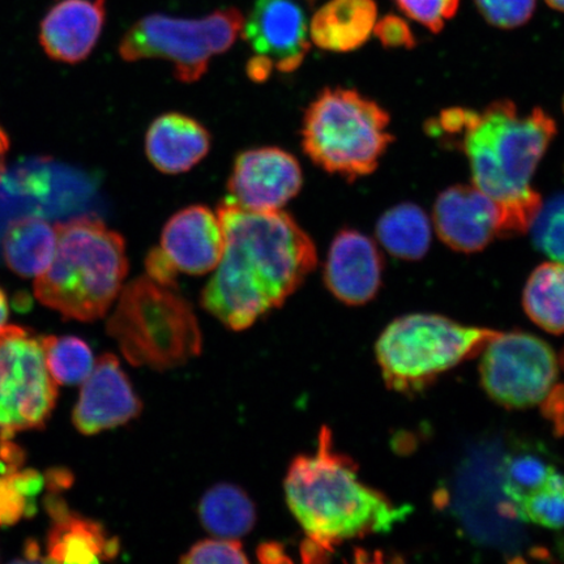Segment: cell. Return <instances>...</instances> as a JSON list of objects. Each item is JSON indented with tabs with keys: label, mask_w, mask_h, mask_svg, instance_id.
Instances as JSON below:
<instances>
[{
	"label": "cell",
	"mask_w": 564,
	"mask_h": 564,
	"mask_svg": "<svg viewBox=\"0 0 564 564\" xmlns=\"http://www.w3.org/2000/svg\"><path fill=\"white\" fill-rule=\"evenodd\" d=\"M258 560L262 563H292V560L285 553L284 546L279 542H264L258 547Z\"/></svg>",
	"instance_id": "36"
},
{
	"label": "cell",
	"mask_w": 564,
	"mask_h": 564,
	"mask_svg": "<svg viewBox=\"0 0 564 564\" xmlns=\"http://www.w3.org/2000/svg\"><path fill=\"white\" fill-rule=\"evenodd\" d=\"M143 404L118 358L102 355L84 380L73 422L77 432L95 435L139 417Z\"/></svg>",
	"instance_id": "14"
},
{
	"label": "cell",
	"mask_w": 564,
	"mask_h": 564,
	"mask_svg": "<svg viewBox=\"0 0 564 564\" xmlns=\"http://www.w3.org/2000/svg\"><path fill=\"white\" fill-rule=\"evenodd\" d=\"M24 555L25 558L17 560V562H46L45 558H42L41 549L35 541L26 542Z\"/></svg>",
	"instance_id": "38"
},
{
	"label": "cell",
	"mask_w": 564,
	"mask_h": 564,
	"mask_svg": "<svg viewBox=\"0 0 564 564\" xmlns=\"http://www.w3.org/2000/svg\"><path fill=\"white\" fill-rule=\"evenodd\" d=\"M61 492L48 491L45 509L52 519L46 541L47 563H98L115 560L119 540L102 524L70 511Z\"/></svg>",
	"instance_id": "17"
},
{
	"label": "cell",
	"mask_w": 564,
	"mask_h": 564,
	"mask_svg": "<svg viewBox=\"0 0 564 564\" xmlns=\"http://www.w3.org/2000/svg\"><path fill=\"white\" fill-rule=\"evenodd\" d=\"M514 518L549 529L564 528V476L558 470L540 491L511 510Z\"/></svg>",
	"instance_id": "28"
},
{
	"label": "cell",
	"mask_w": 564,
	"mask_h": 564,
	"mask_svg": "<svg viewBox=\"0 0 564 564\" xmlns=\"http://www.w3.org/2000/svg\"><path fill=\"white\" fill-rule=\"evenodd\" d=\"M45 478L35 469H20L0 476V528H9L37 512V497Z\"/></svg>",
	"instance_id": "26"
},
{
	"label": "cell",
	"mask_w": 564,
	"mask_h": 564,
	"mask_svg": "<svg viewBox=\"0 0 564 564\" xmlns=\"http://www.w3.org/2000/svg\"><path fill=\"white\" fill-rule=\"evenodd\" d=\"M523 305L525 313L546 333H564V264L545 263L529 278Z\"/></svg>",
	"instance_id": "24"
},
{
	"label": "cell",
	"mask_w": 564,
	"mask_h": 564,
	"mask_svg": "<svg viewBox=\"0 0 564 564\" xmlns=\"http://www.w3.org/2000/svg\"><path fill=\"white\" fill-rule=\"evenodd\" d=\"M531 228L535 247L554 262L564 264V196L541 207Z\"/></svg>",
	"instance_id": "29"
},
{
	"label": "cell",
	"mask_w": 564,
	"mask_h": 564,
	"mask_svg": "<svg viewBox=\"0 0 564 564\" xmlns=\"http://www.w3.org/2000/svg\"><path fill=\"white\" fill-rule=\"evenodd\" d=\"M546 3L552 7L553 10L564 12V0H546Z\"/></svg>",
	"instance_id": "40"
},
{
	"label": "cell",
	"mask_w": 564,
	"mask_h": 564,
	"mask_svg": "<svg viewBox=\"0 0 564 564\" xmlns=\"http://www.w3.org/2000/svg\"><path fill=\"white\" fill-rule=\"evenodd\" d=\"M284 488L289 509L307 534L301 546L306 563L326 561L343 541L390 532L409 512L359 481L328 427L321 430L316 455L294 458Z\"/></svg>",
	"instance_id": "3"
},
{
	"label": "cell",
	"mask_w": 564,
	"mask_h": 564,
	"mask_svg": "<svg viewBox=\"0 0 564 564\" xmlns=\"http://www.w3.org/2000/svg\"><path fill=\"white\" fill-rule=\"evenodd\" d=\"M476 3L490 24L503 30L525 24L535 10V0H476Z\"/></svg>",
	"instance_id": "31"
},
{
	"label": "cell",
	"mask_w": 564,
	"mask_h": 564,
	"mask_svg": "<svg viewBox=\"0 0 564 564\" xmlns=\"http://www.w3.org/2000/svg\"><path fill=\"white\" fill-rule=\"evenodd\" d=\"M10 307L6 292L0 288V337H3L12 326L9 324Z\"/></svg>",
	"instance_id": "37"
},
{
	"label": "cell",
	"mask_w": 564,
	"mask_h": 564,
	"mask_svg": "<svg viewBox=\"0 0 564 564\" xmlns=\"http://www.w3.org/2000/svg\"><path fill=\"white\" fill-rule=\"evenodd\" d=\"M148 278L159 282L160 285L175 288L176 274L173 264L169 262L164 253L156 247L148 253L145 259Z\"/></svg>",
	"instance_id": "34"
},
{
	"label": "cell",
	"mask_w": 564,
	"mask_h": 564,
	"mask_svg": "<svg viewBox=\"0 0 564 564\" xmlns=\"http://www.w3.org/2000/svg\"><path fill=\"white\" fill-rule=\"evenodd\" d=\"M241 32L256 53L246 66L256 83L270 79L273 70L294 73L310 51L306 15L294 0H256Z\"/></svg>",
	"instance_id": "11"
},
{
	"label": "cell",
	"mask_w": 564,
	"mask_h": 564,
	"mask_svg": "<svg viewBox=\"0 0 564 564\" xmlns=\"http://www.w3.org/2000/svg\"><path fill=\"white\" fill-rule=\"evenodd\" d=\"M159 249L178 273L199 276L214 271L225 249L220 220L199 204L176 212L162 230Z\"/></svg>",
	"instance_id": "16"
},
{
	"label": "cell",
	"mask_w": 564,
	"mask_h": 564,
	"mask_svg": "<svg viewBox=\"0 0 564 564\" xmlns=\"http://www.w3.org/2000/svg\"><path fill=\"white\" fill-rule=\"evenodd\" d=\"M434 224L451 249L482 251L497 237H511L506 209L476 186H454L443 192L434 207Z\"/></svg>",
	"instance_id": "13"
},
{
	"label": "cell",
	"mask_w": 564,
	"mask_h": 564,
	"mask_svg": "<svg viewBox=\"0 0 564 564\" xmlns=\"http://www.w3.org/2000/svg\"><path fill=\"white\" fill-rule=\"evenodd\" d=\"M399 9L433 33H440L456 15L460 0H394Z\"/></svg>",
	"instance_id": "30"
},
{
	"label": "cell",
	"mask_w": 564,
	"mask_h": 564,
	"mask_svg": "<svg viewBox=\"0 0 564 564\" xmlns=\"http://www.w3.org/2000/svg\"><path fill=\"white\" fill-rule=\"evenodd\" d=\"M26 454L12 440H0V476L24 468Z\"/></svg>",
	"instance_id": "35"
},
{
	"label": "cell",
	"mask_w": 564,
	"mask_h": 564,
	"mask_svg": "<svg viewBox=\"0 0 564 564\" xmlns=\"http://www.w3.org/2000/svg\"><path fill=\"white\" fill-rule=\"evenodd\" d=\"M377 237L384 249L401 260H420L432 243V225L419 206L399 204L379 218Z\"/></svg>",
	"instance_id": "23"
},
{
	"label": "cell",
	"mask_w": 564,
	"mask_h": 564,
	"mask_svg": "<svg viewBox=\"0 0 564 564\" xmlns=\"http://www.w3.org/2000/svg\"><path fill=\"white\" fill-rule=\"evenodd\" d=\"M383 259L368 236L355 229L338 231L329 247L324 282L338 301L365 305L382 284Z\"/></svg>",
	"instance_id": "15"
},
{
	"label": "cell",
	"mask_w": 564,
	"mask_h": 564,
	"mask_svg": "<svg viewBox=\"0 0 564 564\" xmlns=\"http://www.w3.org/2000/svg\"><path fill=\"white\" fill-rule=\"evenodd\" d=\"M373 33L386 47L412 48L415 45L414 35L406 21L394 15L377 20Z\"/></svg>",
	"instance_id": "33"
},
{
	"label": "cell",
	"mask_w": 564,
	"mask_h": 564,
	"mask_svg": "<svg viewBox=\"0 0 564 564\" xmlns=\"http://www.w3.org/2000/svg\"><path fill=\"white\" fill-rule=\"evenodd\" d=\"M9 150H10L9 137H7V133L2 129V126H0V181H2L3 175L6 173V159H7V153H9Z\"/></svg>",
	"instance_id": "39"
},
{
	"label": "cell",
	"mask_w": 564,
	"mask_h": 564,
	"mask_svg": "<svg viewBox=\"0 0 564 564\" xmlns=\"http://www.w3.org/2000/svg\"><path fill=\"white\" fill-rule=\"evenodd\" d=\"M482 352L485 391L506 408L539 405L558 379V358L539 337L523 333L498 334Z\"/></svg>",
	"instance_id": "10"
},
{
	"label": "cell",
	"mask_w": 564,
	"mask_h": 564,
	"mask_svg": "<svg viewBox=\"0 0 564 564\" xmlns=\"http://www.w3.org/2000/svg\"><path fill=\"white\" fill-rule=\"evenodd\" d=\"M106 330L127 361L138 368L173 369L199 356L203 347L192 305L148 276L122 289Z\"/></svg>",
	"instance_id": "5"
},
{
	"label": "cell",
	"mask_w": 564,
	"mask_h": 564,
	"mask_svg": "<svg viewBox=\"0 0 564 564\" xmlns=\"http://www.w3.org/2000/svg\"><path fill=\"white\" fill-rule=\"evenodd\" d=\"M443 126L467 154L475 186L506 209L512 236L531 229L542 207L531 180L555 137L554 119L540 108L520 115L503 100L482 112L448 109Z\"/></svg>",
	"instance_id": "2"
},
{
	"label": "cell",
	"mask_w": 564,
	"mask_h": 564,
	"mask_svg": "<svg viewBox=\"0 0 564 564\" xmlns=\"http://www.w3.org/2000/svg\"><path fill=\"white\" fill-rule=\"evenodd\" d=\"M56 399L58 384L47 370L41 338L12 326L0 337V440L44 429Z\"/></svg>",
	"instance_id": "9"
},
{
	"label": "cell",
	"mask_w": 564,
	"mask_h": 564,
	"mask_svg": "<svg viewBox=\"0 0 564 564\" xmlns=\"http://www.w3.org/2000/svg\"><path fill=\"white\" fill-rule=\"evenodd\" d=\"M390 116L355 89L326 88L303 116L302 150L317 167L356 181L369 175L393 141Z\"/></svg>",
	"instance_id": "6"
},
{
	"label": "cell",
	"mask_w": 564,
	"mask_h": 564,
	"mask_svg": "<svg viewBox=\"0 0 564 564\" xmlns=\"http://www.w3.org/2000/svg\"><path fill=\"white\" fill-rule=\"evenodd\" d=\"M225 249L202 305L232 330L280 307L315 270L313 239L286 212H258L230 199L217 208Z\"/></svg>",
	"instance_id": "1"
},
{
	"label": "cell",
	"mask_w": 564,
	"mask_h": 564,
	"mask_svg": "<svg viewBox=\"0 0 564 564\" xmlns=\"http://www.w3.org/2000/svg\"><path fill=\"white\" fill-rule=\"evenodd\" d=\"M555 471L552 465L531 455L517 456L507 460L502 474V490L511 510L544 488Z\"/></svg>",
	"instance_id": "27"
},
{
	"label": "cell",
	"mask_w": 564,
	"mask_h": 564,
	"mask_svg": "<svg viewBox=\"0 0 564 564\" xmlns=\"http://www.w3.org/2000/svg\"><path fill=\"white\" fill-rule=\"evenodd\" d=\"M106 19V0H62L41 23L40 42L56 62L80 63L97 45Z\"/></svg>",
	"instance_id": "18"
},
{
	"label": "cell",
	"mask_w": 564,
	"mask_h": 564,
	"mask_svg": "<svg viewBox=\"0 0 564 564\" xmlns=\"http://www.w3.org/2000/svg\"><path fill=\"white\" fill-rule=\"evenodd\" d=\"M561 362H562V366L564 368V351H563V356H562Z\"/></svg>",
	"instance_id": "41"
},
{
	"label": "cell",
	"mask_w": 564,
	"mask_h": 564,
	"mask_svg": "<svg viewBox=\"0 0 564 564\" xmlns=\"http://www.w3.org/2000/svg\"><path fill=\"white\" fill-rule=\"evenodd\" d=\"M245 18L237 9L217 10L200 19L152 13L126 32L119 55L126 62L165 59L181 83L199 82L209 62L227 53L242 31Z\"/></svg>",
	"instance_id": "8"
},
{
	"label": "cell",
	"mask_w": 564,
	"mask_h": 564,
	"mask_svg": "<svg viewBox=\"0 0 564 564\" xmlns=\"http://www.w3.org/2000/svg\"><path fill=\"white\" fill-rule=\"evenodd\" d=\"M210 147L206 127L181 112H166L154 119L145 135L147 158L164 174L192 171L207 158Z\"/></svg>",
	"instance_id": "19"
},
{
	"label": "cell",
	"mask_w": 564,
	"mask_h": 564,
	"mask_svg": "<svg viewBox=\"0 0 564 564\" xmlns=\"http://www.w3.org/2000/svg\"><path fill=\"white\" fill-rule=\"evenodd\" d=\"M563 110H564V104H563Z\"/></svg>",
	"instance_id": "42"
},
{
	"label": "cell",
	"mask_w": 564,
	"mask_h": 564,
	"mask_svg": "<svg viewBox=\"0 0 564 564\" xmlns=\"http://www.w3.org/2000/svg\"><path fill=\"white\" fill-rule=\"evenodd\" d=\"M302 185V169L293 154L276 147L253 148L239 153L232 164L228 199L250 210H280Z\"/></svg>",
	"instance_id": "12"
},
{
	"label": "cell",
	"mask_w": 564,
	"mask_h": 564,
	"mask_svg": "<svg viewBox=\"0 0 564 564\" xmlns=\"http://www.w3.org/2000/svg\"><path fill=\"white\" fill-rule=\"evenodd\" d=\"M2 249L12 272L26 279L39 278L53 262L55 227L40 217L18 218L6 230Z\"/></svg>",
	"instance_id": "21"
},
{
	"label": "cell",
	"mask_w": 564,
	"mask_h": 564,
	"mask_svg": "<svg viewBox=\"0 0 564 564\" xmlns=\"http://www.w3.org/2000/svg\"><path fill=\"white\" fill-rule=\"evenodd\" d=\"M498 334L464 327L440 315L401 316L379 337L378 364L392 390L417 392L442 372L481 352Z\"/></svg>",
	"instance_id": "7"
},
{
	"label": "cell",
	"mask_w": 564,
	"mask_h": 564,
	"mask_svg": "<svg viewBox=\"0 0 564 564\" xmlns=\"http://www.w3.org/2000/svg\"><path fill=\"white\" fill-rule=\"evenodd\" d=\"M48 372L56 384L76 386L84 382L95 368L89 345L75 336L40 337Z\"/></svg>",
	"instance_id": "25"
},
{
	"label": "cell",
	"mask_w": 564,
	"mask_h": 564,
	"mask_svg": "<svg viewBox=\"0 0 564 564\" xmlns=\"http://www.w3.org/2000/svg\"><path fill=\"white\" fill-rule=\"evenodd\" d=\"M378 20L373 0H329L310 24V37L322 51L350 53L369 41Z\"/></svg>",
	"instance_id": "20"
},
{
	"label": "cell",
	"mask_w": 564,
	"mask_h": 564,
	"mask_svg": "<svg viewBox=\"0 0 564 564\" xmlns=\"http://www.w3.org/2000/svg\"><path fill=\"white\" fill-rule=\"evenodd\" d=\"M182 563H249L241 542L228 539H210L196 544L182 556Z\"/></svg>",
	"instance_id": "32"
},
{
	"label": "cell",
	"mask_w": 564,
	"mask_h": 564,
	"mask_svg": "<svg viewBox=\"0 0 564 564\" xmlns=\"http://www.w3.org/2000/svg\"><path fill=\"white\" fill-rule=\"evenodd\" d=\"M199 518L215 538L238 540L256 527L257 509L238 486L218 484L200 499Z\"/></svg>",
	"instance_id": "22"
},
{
	"label": "cell",
	"mask_w": 564,
	"mask_h": 564,
	"mask_svg": "<svg viewBox=\"0 0 564 564\" xmlns=\"http://www.w3.org/2000/svg\"><path fill=\"white\" fill-rule=\"evenodd\" d=\"M55 230L53 262L35 278V299L66 319H100L119 297L129 272L123 237L95 217L59 223Z\"/></svg>",
	"instance_id": "4"
}]
</instances>
